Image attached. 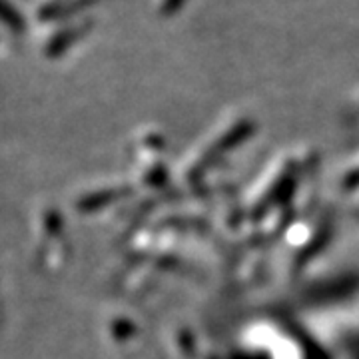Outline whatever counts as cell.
I'll list each match as a JSON object with an SVG mask.
<instances>
[{"label": "cell", "mask_w": 359, "mask_h": 359, "mask_svg": "<svg viewBox=\"0 0 359 359\" xmlns=\"http://www.w3.org/2000/svg\"><path fill=\"white\" fill-rule=\"evenodd\" d=\"M0 18L11 26V28H14V30H20L22 28V16L16 13V8H14L8 0H0Z\"/></svg>", "instance_id": "1"}]
</instances>
